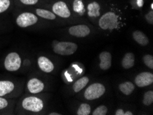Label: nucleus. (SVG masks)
Here are the masks:
<instances>
[{
  "instance_id": "obj_1",
  "label": "nucleus",
  "mask_w": 153,
  "mask_h": 115,
  "mask_svg": "<svg viewBox=\"0 0 153 115\" xmlns=\"http://www.w3.org/2000/svg\"><path fill=\"white\" fill-rule=\"evenodd\" d=\"M52 95L48 92L36 95L23 94L16 103L15 114L20 115L46 114Z\"/></svg>"
},
{
  "instance_id": "obj_2",
  "label": "nucleus",
  "mask_w": 153,
  "mask_h": 115,
  "mask_svg": "<svg viewBox=\"0 0 153 115\" xmlns=\"http://www.w3.org/2000/svg\"><path fill=\"white\" fill-rule=\"evenodd\" d=\"M124 22V14L119 7L114 4H106L105 8L99 17L96 26L100 30L111 33L118 31Z\"/></svg>"
},
{
  "instance_id": "obj_3",
  "label": "nucleus",
  "mask_w": 153,
  "mask_h": 115,
  "mask_svg": "<svg viewBox=\"0 0 153 115\" xmlns=\"http://www.w3.org/2000/svg\"><path fill=\"white\" fill-rule=\"evenodd\" d=\"M11 15L15 25L22 29H42L52 26L50 23L25 8L15 7Z\"/></svg>"
},
{
  "instance_id": "obj_4",
  "label": "nucleus",
  "mask_w": 153,
  "mask_h": 115,
  "mask_svg": "<svg viewBox=\"0 0 153 115\" xmlns=\"http://www.w3.org/2000/svg\"><path fill=\"white\" fill-rule=\"evenodd\" d=\"M25 83V78L0 74V97L19 98L24 94Z\"/></svg>"
},
{
  "instance_id": "obj_5",
  "label": "nucleus",
  "mask_w": 153,
  "mask_h": 115,
  "mask_svg": "<svg viewBox=\"0 0 153 115\" xmlns=\"http://www.w3.org/2000/svg\"><path fill=\"white\" fill-rule=\"evenodd\" d=\"M43 72H32L25 79L24 94L36 95L48 92L50 88V78Z\"/></svg>"
},
{
  "instance_id": "obj_6",
  "label": "nucleus",
  "mask_w": 153,
  "mask_h": 115,
  "mask_svg": "<svg viewBox=\"0 0 153 115\" xmlns=\"http://www.w3.org/2000/svg\"><path fill=\"white\" fill-rule=\"evenodd\" d=\"M43 8L50 9L56 15L68 22L69 24L84 23L74 15L66 0H54Z\"/></svg>"
},
{
  "instance_id": "obj_7",
  "label": "nucleus",
  "mask_w": 153,
  "mask_h": 115,
  "mask_svg": "<svg viewBox=\"0 0 153 115\" xmlns=\"http://www.w3.org/2000/svg\"><path fill=\"white\" fill-rule=\"evenodd\" d=\"M24 56L17 51H11L4 56L1 60L2 69L10 73L22 72Z\"/></svg>"
},
{
  "instance_id": "obj_8",
  "label": "nucleus",
  "mask_w": 153,
  "mask_h": 115,
  "mask_svg": "<svg viewBox=\"0 0 153 115\" xmlns=\"http://www.w3.org/2000/svg\"><path fill=\"white\" fill-rule=\"evenodd\" d=\"M104 0H86V20L88 23L96 24L105 8Z\"/></svg>"
},
{
  "instance_id": "obj_9",
  "label": "nucleus",
  "mask_w": 153,
  "mask_h": 115,
  "mask_svg": "<svg viewBox=\"0 0 153 115\" xmlns=\"http://www.w3.org/2000/svg\"><path fill=\"white\" fill-rule=\"evenodd\" d=\"M85 70L83 63L78 62H73L67 68L62 70L61 77L65 83L70 85L76 79L85 74Z\"/></svg>"
},
{
  "instance_id": "obj_10",
  "label": "nucleus",
  "mask_w": 153,
  "mask_h": 115,
  "mask_svg": "<svg viewBox=\"0 0 153 115\" xmlns=\"http://www.w3.org/2000/svg\"><path fill=\"white\" fill-rule=\"evenodd\" d=\"M27 9L30 11L32 12L34 14L39 17L42 20L46 21V22L50 23L52 26H68L69 23L62 20L60 17L56 15L50 9L45 8H41V7H27V8H21Z\"/></svg>"
},
{
  "instance_id": "obj_11",
  "label": "nucleus",
  "mask_w": 153,
  "mask_h": 115,
  "mask_svg": "<svg viewBox=\"0 0 153 115\" xmlns=\"http://www.w3.org/2000/svg\"><path fill=\"white\" fill-rule=\"evenodd\" d=\"M82 91L80 94L81 99L91 101L102 97L106 92V88L100 82H95L89 86H86Z\"/></svg>"
},
{
  "instance_id": "obj_12",
  "label": "nucleus",
  "mask_w": 153,
  "mask_h": 115,
  "mask_svg": "<svg viewBox=\"0 0 153 115\" xmlns=\"http://www.w3.org/2000/svg\"><path fill=\"white\" fill-rule=\"evenodd\" d=\"M51 46L53 52L61 56L72 55L78 48V44L74 42L59 40H53Z\"/></svg>"
},
{
  "instance_id": "obj_13",
  "label": "nucleus",
  "mask_w": 153,
  "mask_h": 115,
  "mask_svg": "<svg viewBox=\"0 0 153 115\" xmlns=\"http://www.w3.org/2000/svg\"><path fill=\"white\" fill-rule=\"evenodd\" d=\"M63 30L68 32L70 36L77 38H85L91 35L93 32L92 28L87 23L71 24L70 26L65 28Z\"/></svg>"
},
{
  "instance_id": "obj_14",
  "label": "nucleus",
  "mask_w": 153,
  "mask_h": 115,
  "mask_svg": "<svg viewBox=\"0 0 153 115\" xmlns=\"http://www.w3.org/2000/svg\"><path fill=\"white\" fill-rule=\"evenodd\" d=\"M36 65L40 72L46 74L54 73L56 70L54 61L45 55H39L36 57Z\"/></svg>"
},
{
  "instance_id": "obj_15",
  "label": "nucleus",
  "mask_w": 153,
  "mask_h": 115,
  "mask_svg": "<svg viewBox=\"0 0 153 115\" xmlns=\"http://www.w3.org/2000/svg\"><path fill=\"white\" fill-rule=\"evenodd\" d=\"M18 98L0 97V115L15 114L16 103Z\"/></svg>"
},
{
  "instance_id": "obj_16",
  "label": "nucleus",
  "mask_w": 153,
  "mask_h": 115,
  "mask_svg": "<svg viewBox=\"0 0 153 115\" xmlns=\"http://www.w3.org/2000/svg\"><path fill=\"white\" fill-rule=\"evenodd\" d=\"M54 0H14L15 6L17 8L27 7H41L43 8Z\"/></svg>"
},
{
  "instance_id": "obj_17",
  "label": "nucleus",
  "mask_w": 153,
  "mask_h": 115,
  "mask_svg": "<svg viewBox=\"0 0 153 115\" xmlns=\"http://www.w3.org/2000/svg\"><path fill=\"white\" fill-rule=\"evenodd\" d=\"M135 85L139 88L151 86L153 83V74L150 72H142L136 75L134 79Z\"/></svg>"
},
{
  "instance_id": "obj_18",
  "label": "nucleus",
  "mask_w": 153,
  "mask_h": 115,
  "mask_svg": "<svg viewBox=\"0 0 153 115\" xmlns=\"http://www.w3.org/2000/svg\"><path fill=\"white\" fill-rule=\"evenodd\" d=\"M90 81V78L88 76H82L76 79L72 83L70 84V92L72 95L80 92Z\"/></svg>"
},
{
  "instance_id": "obj_19",
  "label": "nucleus",
  "mask_w": 153,
  "mask_h": 115,
  "mask_svg": "<svg viewBox=\"0 0 153 115\" xmlns=\"http://www.w3.org/2000/svg\"><path fill=\"white\" fill-rule=\"evenodd\" d=\"M99 68L103 71H106L112 65V55L108 51H102L99 55Z\"/></svg>"
},
{
  "instance_id": "obj_20",
  "label": "nucleus",
  "mask_w": 153,
  "mask_h": 115,
  "mask_svg": "<svg viewBox=\"0 0 153 115\" xmlns=\"http://www.w3.org/2000/svg\"><path fill=\"white\" fill-rule=\"evenodd\" d=\"M15 7L14 0H0V16L10 15Z\"/></svg>"
},
{
  "instance_id": "obj_21",
  "label": "nucleus",
  "mask_w": 153,
  "mask_h": 115,
  "mask_svg": "<svg viewBox=\"0 0 153 115\" xmlns=\"http://www.w3.org/2000/svg\"><path fill=\"white\" fill-rule=\"evenodd\" d=\"M12 15L0 16V34L9 31L13 29Z\"/></svg>"
},
{
  "instance_id": "obj_22",
  "label": "nucleus",
  "mask_w": 153,
  "mask_h": 115,
  "mask_svg": "<svg viewBox=\"0 0 153 115\" xmlns=\"http://www.w3.org/2000/svg\"><path fill=\"white\" fill-rule=\"evenodd\" d=\"M132 37L136 43L141 46H146L150 43V40L147 35L140 30H135L132 33Z\"/></svg>"
},
{
  "instance_id": "obj_23",
  "label": "nucleus",
  "mask_w": 153,
  "mask_h": 115,
  "mask_svg": "<svg viewBox=\"0 0 153 115\" xmlns=\"http://www.w3.org/2000/svg\"><path fill=\"white\" fill-rule=\"evenodd\" d=\"M135 57L133 53H126L123 57L121 65L125 70H129L135 65Z\"/></svg>"
},
{
  "instance_id": "obj_24",
  "label": "nucleus",
  "mask_w": 153,
  "mask_h": 115,
  "mask_svg": "<svg viewBox=\"0 0 153 115\" xmlns=\"http://www.w3.org/2000/svg\"><path fill=\"white\" fill-rule=\"evenodd\" d=\"M118 88L120 92L125 96H129L133 93L135 90V85L132 81H126L120 83Z\"/></svg>"
},
{
  "instance_id": "obj_25",
  "label": "nucleus",
  "mask_w": 153,
  "mask_h": 115,
  "mask_svg": "<svg viewBox=\"0 0 153 115\" xmlns=\"http://www.w3.org/2000/svg\"><path fill=\"white\" fill-rule=\"evenodd\" d=\"M77 115H89L91 113V106L87 103H82L76 110Z\"/></svg>"
},
{
  "instance_id": "obj_26",
  "label": "nucleus",
  "mask_w": 153,
  "mask_h": 115,
  "mask_svg": "<svg viewBox=\"0 0 153 115\" xmlns=\"http://www.w3.org/2000/svg\"><path fill=\"white\" fill-rule=\"evenodd\" d=\"M34 59L29 56H24V62H23V70L22 72H27L30 71L34 68Z\"/></svg>"
},
{
  "instance_id": "obj_27",
  "label": "nucleus",
  "mask_w": 153,
  "mask_h": 115,
  "mask_svg": "<svg viewBox=\"0 0 153 115\" xmlns=\"http://www.w3.org/2000/svg\"><path fill=\"white\" fill-rule=\"evenodd\" d=\"M153 103V91L152 90H148L143 95L142 104L145 106H150Z\"/></svg>"
},
{
  "instance_id": "obj_28",
  "label": "nucleus",
  "mask_w": 153,
  "mask_h": 115,
  "mask_svg": "<svg viewBox=\"0 0 153 115\" xmlns=\"http://www.w3.org/2000/svg\"><path fill=\"white\" fill-rule=\"evenodd\" d=\"M108 111V107L104 105H99L92 112L91 114L93 115H106L107 114Z\"/></svg>"
},
{
  "instance_id": "obj_29",
  "label": "nucleus",
  "mask_w": 153,
  "mask_h": 115,
  "mask_svg": "<svg viewBox=\"0 0 153 115\" xmlns=\"http://www.w3.org/2000/svg\"><path fill=\"white\" fill-rule=\"evenodd\" d=\"M142 61L144 64L150 68L153 69V56L151 55H145L142 57Z\"/></svg>"
},
{
  "instance_id": "obj_30",
  "label": "nucleus",
  "mask_w": 153,
  "mask_h": 115,
  "mask_svg": "<svg viewBox=\"0 0 153 115\" xmlns=\"http://www.w3.org/2000/svg\"><path fill=\"white\" fill-rule=\"evenodd\" d=\"M132 8L135 10H140L144 5V0H130Z\"/></svg>"
},
{
  "instance_id": "obj_31",
  "label": "nucleus",
  "mask_w": 153,
  "mask_h": 115,
  "mask_svg": "<svg viewBox=\"0 0 153 115\" xmlns=\"http://www.w3.org/2000/svg\"><path fill=\"white\" fill-rule=\"evenodd\" d=\"M144 18L145 20H146L148 23H149L150 25H152L153 24V11L150 10L149 11H148L147 13L145 14Z\"/></svg>"
},
{
  "instance_id": "obj_32",
  "label": "nucleus",
  "mask_w": 153,
  "mask_h": 115,
  "mask_svg": "<svg viewBox=\"0 0 153 115\" xmlns=\"http://www.w3.org/2000/svg\"><path fill=\"white\" fill-rule=\"evenodd\" d=\"M115 115H133L134 114L133 112L131 111V110H125L124 109L122 108H118L115 111Z\"/></svg>"
},
{
  "instance_id": "obj_33",
  "label": "nucleus",
  "mask_w": 153,
  "mask_h": 115,
  "mask_svg": "<svg viewBox=\"0 0 153 115\" xmlns=\"http://www.w3.org/2000/svg\"><path fill=\"white\" fill-rule=\"evenodd\" d=\"M46 114H49V115H61L62 114L60 113V112H48Z\"/></svg>"
},
{
  "instance_id": "obj_34",
  "label": "nucleus",
  "mask_w": 153,
  "mask_h": 115,
  "mask_svg": "<svg viewBox=\"0 0 153 115\" xmlns=\"http://www.w3.org/2000/svg\"><path fill=\"white\" fill-rule=\"evenodd\" d=\"M150 10L153 11V3L152 2H151V4H150Z\"/></svg>"
}]
</instances>
